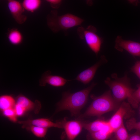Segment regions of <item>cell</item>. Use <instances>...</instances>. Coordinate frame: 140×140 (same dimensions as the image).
<instances>
[{"label": "cell", "instance_id": "6da1fadb", "mask_svg": "<svg viewBox=\"0 0 140 140\" xmlns=\"http://www.w3.org/2000/svg\"><path fill=\"white\" fill-rule=\"evenodd\" d=\"M96 85L93 82L89 87L77 92L71 93L68 91L63 93L61 99L57 103L56 112L67 110L72 116L79 115L86 104L90 92Z\"/></svg>", "mask_w": 140, "mask_h": 140}, {"label": "cell", "instance_id": "7a4b0ae2", "mask_svg": "<svg viewBox=\"0 0 140 140\" xmlns=\"http://www.w3.org/2000/svg\"><path fill=\"white\" fill-rule=\"evenodd\" d=\"M93 101L86 111L79 116L80 118L96 116L100 117L107 113L118 108L121 103L116 102L111 95L110 90L98 96L90 95Z\"/></svg>", "mask_w": 140, "mask_h": 140}, {"label": "cell", "instance_id": "3957f363", "mask_svg": "<svg viewBox=\"0 0 140 140\" xmlns=\"http://www.w3.org/2000/svg\"><path fill=\"white\" fill-rule=\"evenodd\" d=\"M111 76L112 79L108 77L104 82L111 90L112 96L115 100L121 103L125 99L130 98L135 90L131 88L127 74L120 78L118 77L115 73L113 74Z\"/></svg>", "mask_w": 140, "mask_h": 140}, {"label": "cell", "instance_id": "277c9868", "mask_svg": "<svg viewBox=\"0 0 140 140\" xmlns=\"http://www.w3.org/2000/svg\"><path fill=\"white\" fill-rule=\"evenodd\" d=\"M46 19L48 26L55 33L80 25L84 21L83 19L71 13L59 16L56 10L51 11L47 15Z\"/></svg>", "mask_w": 140, "mask_h": 140}, {"label": "cell", "instance_id": "5b68a950", "mask_svg": "<svg viewBox=\"0 0 140 140\" xmlns=\"http://www.w3.org/2000/svg\"><path fill=\"white\" fill-rule=\"evenodd\" d=\"M96 28L92 25L89 26L86 28L79 27L77 30L80 38L85 41L88 46L97 55L100 51L102 41L96 34Z\"/></svg>", "mask_w": 140, "mask_h": 140}, {"label": "cell", "instance_id": "8992f818", "mask_svg": "<svg viewBox=\"0 0 140 140\" xmlns=\"http://www.w3.org/2000/svg\"><path fill=\"white\" fill-rule=\"evenodd\" d=\"M134 114L129 103L123 102L116 113L108 121L109 124L114 132L123 125V119L129 118Z\"/></svg>", "mask_w": 140, "mask_h": 140}, {"label": "cell", "instance_id": "52a82bcc", "mask_svg": "<svg viewBox=\"0 0 140 140\" xmlns=\"http://www.w3.org/2000/svg\"><path fill=\"white\" fill-rule=\"evenodd\" d=\"M64 129L68 140H74L81 132L83 127V122L78 120L60 121Z\"/></svg>", "mask_w": 140, "mask_h": 140}, {"label": "cell", "instance_id": "ba28073f", "mask_svg": "<svg viewBox=\"0 0 140 140\" xmlns=\"http://www.w3.org/2000/svg\"><path fill=\"white\" fill-rule=\"evenodd\" d=\"M115 47L118 51L124 50L133 55L140 56V43L123 39L120 36L116 39Z\"/></svg>", "mask_w": 140, "mask_h": 140}, {"label": "cell", "instance_id": "9c48e42d", "mask_svg": "<svg viewBox=\"0 0 140 140\" xmlns=\"http://www.w3.org/2000/svg\"><path fill=\"white\" fill-rule=\"evenodd\" d=\"M7 5L8 8L13 18L19 24L25 22L27 17L23 14L25 10L22 3L15 0H8Z\"/></svg>", "mask_w": 140, "mask_h": 140}, {"label": "cell", "instance_id": "30bf717a", "mask_svg": "<svg viewBox=\"0 0 140 140\" xmlns=\"http://www.w3.org/2000/svg\"><path fill=\"white\" fill-rule=\"evenodd\" d=\"M107 62L105 57L102 55L99 61L80 73L74 80L79 81L84 85L88 84L93 78L98 68Z\"/></svg>", "mask_w": 140, "mask_h": 140}, {"label": "cell", "instance_id": "8fae6325", "mask_svg": "<svg viewBox=\"0 0 140 140\" xmlns=\"http://www.w3.org/2000/svg\"><path fill=\"white\" fill-rule=\"evenodd\" d=\"M18 123L22 124L23 125L22 127L24 128H25L26 127L31 125L47 128L50 127L62 128L60 121L54 123L49 119L46 118L20 121H18Z\"/></svg>", "mask_w": 140, "mask_h": 140}, {"label": "cell", "instance_id": "7c38bea8", "mask_svg": "<svg viewBox=\"0 0 140 140\" xmlns=\"http://www.w3.org/2000/svg\"><path fill=\"white\" fill-rule=\"evenodd\" d=\"M51 72L48 70L43 74L39 80V85L45 86L46 84L55 87H60L64 86L70 80H67L62 77L58 75H52Z\"/></svg>", "mask_w": 140, "mask_h": 140}, {"label": "cell", "instance_id": "4fadbf2b", "mask_svg": "<svg viewBox=\"0 0 140 140\" xmlns=\"http://www.w3.org/2000/svg\"><path fill=\"white\" fill-rule=\"evenodd\" d=\"M16 104L23 108L26 111L33 110L36 113L40 110L41 104L38 101L33 102L28 98L22 95L18 96L16 99Z\"/></svg>", "mask_w": 140, "mask_h": 140}, {"label": "cell", "instance_id": "5bb4252c", "mask_svg": "<svg viewBox=\"0 0 140 140\" xmlns=\"http://www.w3.org/2000/svg\"><path fill=\"white\" fill-rule=\"evenodd\" d=\"M83 128L89 132H92L102 130H107L113 131L110 127L108 121L98 119L89 123L83 122Z\"/></svg>", "mask_w": 140, "mask_h": 140}, {"label": "cell", "instance_id": "9a60e30c", "mask_svg": "<svg viewBox=\"0 0 140 140\" xmlns=\"http://www.w3.org/2000/svg\"><path fill=\"white\" fill-rule=\"evenodd\" d=\"M7 37L9 42L14 45H18L22 43L23 37L21 32L17 28L9 29L7 33Z\"/></svg>", "mask_w": 140, "mask_h": 140}, {"label": "cell", "instance_id": "2e32d148", "mask_svg": "<svg viewBox=\"0 0 140 140\" xmlns=\"http://www.w3.org/2000/svg\"><path fill=\"white\" fill-rule=\"evenodd\" d=\"M16 104V100L11 96L4 95L0 97V108L2 111L14 108Z\"/></svg>", "mask_w": 140, "mask_h": 140}, {"label": "cell", "instance_id": "e0dca14e", "mask_svg": "<svg viewBox=\"0 0 140 140\" xmlns=\"http://www.w3.org/2000/svg\"><path fill=\"white\" fill-rule=\"evenodd\" d=\"M41 3V0H24L22 3L24 10L31 13L38 10Z\"/></svg>", "mask_w": 140, "mask_h": 140}, {"label": "cell", "instance_id": "ac0fdd59", "mask_svg": "<svg viewBox=\"0 0 140 140\" xmlns=\"http://www.w3.org/2000/svg\"><path fill=\"white\" fill-rule=\"evenodd\" d=\"M112 133L106 130H102L95 132H89L88 140H107L111 136Z\"/></svg>", "mask_w": 140, "mask_h": 140}, {"label": "cell", "instance_id": "d6986e66", "mask_svg": "<svg viewBox=\"0 0 140 140\" xmlns=\"http://www.w3.org/2000/svg\"><path fill=\"white\" fill-rule=\"evenodd\" d=\"M111 140H128L129 135L124 124L116 129L113 133Z\"/></svg>", "mask_w": 140, "mask_h": 140}, {"label": "cell", "instance_id": "ffe728a7", "mask_svg": "<svg viewBox=\"0 0 140 140\" xmlns=\"http://www.w3.org/2000/svg\"><path fill=\"white\" fill-rule=\"evenodd\" d=\"M138 89L133 93L131 97L128 99L129 103L134 108H137L140 102V84L137 85Z\"/></svg>", "mask_w": 140, "mask_h": 140}, {"label": "cell", "instance_id": "44dd1931", "mask_svg": "<svg viewBox=\"0 0 140 140\" xmlns=\"http://www.w3.org/2000/svg\"><path fill=\"white\" fill-rule=\"evenodd\" d=\"M25 128L30 130L36 136L39 138H43L45 136L48 129L32 125L27 127Z\"/></svg>", "mask_w": 140, "mask_h": 140}, {"label": "cell", "instance_id": "7402d4cb", "mask_svg": "<svg viewBox=\"0 0 140 140\" xmlns=\"http://www.w3.org/2000/svg\"><path fill=\"white\" fill-rule=\"evenodd\" d=\"M126 124L127 128L129 130L133 129L140 130V121L137 122L134 118H131L127 121Z\"/></svg>", "mask_w": 140, "mask_h": 140}, {"label": "cell", "instance_id": "603a6c76", "mask_svg": "<svg viewBox=\"0 0 140 140\" xmlns=\"http://www.w3.org/2000/svg\"><path fill=\"white\" fill-rule=\"evenodd\" d=\"M3 115L11 121L15 122L17 121V115L14 108L7 109L3 111Z\"/></svg>", "mask_w": 140, "mask_h": 140}, {"label": "cell", "instance_id": "cb8c5ba5", "mask_svg": "<svg viewBox=\"0 0 140 140\" xmlns=\"http://www.w3.org/2000/svg\"><path fill=\"white\" fill-rule=\"evenodd\" d=\"M131 70L140 79V61H137L135 63L131 68Z\"/></svg>", "mask_w": 140, "mask_h": 140}, {"label": "cell", "instance_id": "d4e9b609", "mask_svg": "<svg viewBox=\"0 0 140 140\" xmlns=\"http://www.w3.org/2000/svg\"><path fill=\"white\" fill-rule=\"evenodd\" d=\"M46 1L50 4L52 8L55 9H58L62 2L61 0H46Z\"/></svg>", "mask_w": 140, "mask_h": 140}, {"label": "cell", "instance_id": "484cf974", "mask_svg": "<svg viewBox=\"0 0 140 140\" xmlns=\"http://www.w3.org/2000/svg\"><path fill=\"white\" fill-rule=\"evenodd\" d=\"M128 140H140V130H137L134 133L129 135Z\"/></svg>", "mask_w": 140, "mask_h": 140}, {"label": "cell", "instance_id": "4316f807", "mask_svg": "<svg viewBox=\"0 0 140 140\" xmlns=\"http://www.w3.org/2000/svg\"><path fill=\"white\" fill-rule=\"evenodd\" d=\"M14 109L17 116H21L26 111L23 108L16 104Z\"/></svg>", "mask_w": 140, "mask_h": 140}]
</instances>
